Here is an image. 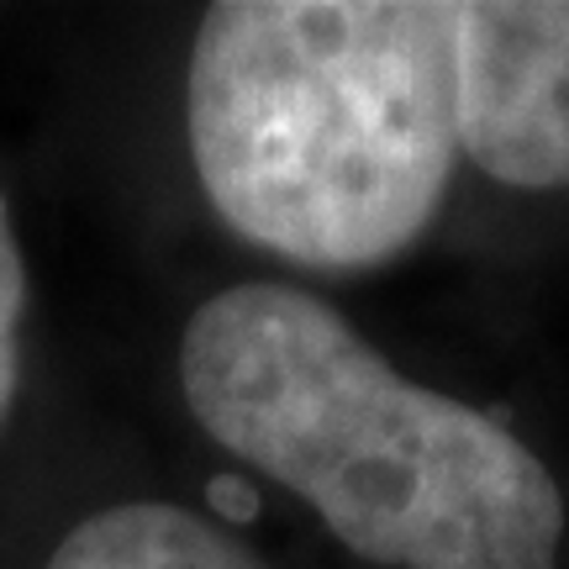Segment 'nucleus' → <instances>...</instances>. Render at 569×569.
<instances>
[{
  "label": "nucleus",
  "instance_id": "nucleus-1",
  "mask_svg": "<svg viewBox=\"0 0 569 569\" xmlns=\"http://www.w3.org/2000/svg\"><path fill=\"white\" fill-rule=\"evenodd\" d=\"M196 422L386 569H559L565 496L486 411L411 386L327 301L232 284L190 317Z\"/></svg>",
  "mask_w": 569,
  "mask_h": 569
},
{
  "label": "nucleus",
  "instance_id": "nucleus-2",
  "mask_svg": "<svg viewBox=\"0 0 569 569\" xmlns=\"http://www.w3.org/2000/svg\"><path fill=\"white\" fill-rule=\"evenodd\" d=\"M184 127L206 201L306 269L422 238L459 159V6L227 0L201 17Z\"/></svg>",
  "mask_w": 569,
  "mask_h": 569
},
{
  "label": "nucleus",
  "instance_id": "nucleus-3",
  "mask_svg": "<svg viewBox=\"0 0 569 569\" xmlns=\"http://www.w3.org/2000/svg\"><path fill=\"white\" fill-rule=\"evenodd\" d=\"M459 153L501 184H569V0L459 6Z\"/></svg>",
  "mask_w": 569,
  "mask_h": 569
},
{
  "label": "nucleus",
  "instance_id": "nucleus-4",
  "mask_svg": "<svg viewBox=\"0 0 569 569\" xmlns=\"http://www.w3.org/2000/svg\"><path fill=\"white\" fill-rule=\"evenodd\" d=\"M42 569H269L243 538L201 511L127 501L63 532Z\"/></svg>",
  "mask_w": 569,
  "mask_h": 569
},
{
  "label": "nucleus",
  "instance_id": "nucleus-5",
  "mask_svg": "<svg viewBox=\"0 0 569 569\" xmlns=\"http://www.w3.org/2000/svg\"><path fill=\"white\" fill-rule=\"evenodd\" d=\"M21 327H27V259H21L17 227H11V206L0 196V427L17 401Z\"/></svg>",
  "mask_w": 569,
  "mask_h": 569
}]
</instances>
